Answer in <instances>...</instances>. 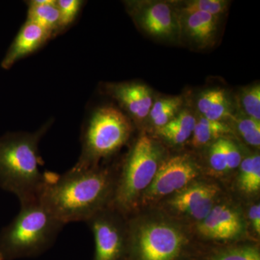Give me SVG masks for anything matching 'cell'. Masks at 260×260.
<instances>
[{
    "label": "cell",
    "instance_id": "obj_1",
    "mask_svg": "<svg viewBox=\"0 0 260 260\" xmlns=\"http://www.w3.org/2000/svg\"><path fill=\"white\" fill-rule=\"evenodd\" d=\"M119 170L99 165L46 172L38 200L61 223L86 222L112 204Z\"/></svg>",
    "mask_w": 260,
    "mask_h": 260
},
{
    "label": "cell",
    "instance_id": "obj_2",
    "mask_svg": "<svg viewBox=\"0 0 260 260\" xmlns=\"http://www.w3.org/2000/svg\"><path fill=\"white\" fill-rule=\"evenodd\" d=\"M198 244L188 225L158 210L128 217L127 260H189Z\"/></svg>",
    "mask_w": 260,
    "mask_h": 260
},
{
    "label": "cell",
    "instance_id": "obj_3",
    "mask_svg": "<svg viewBox=\"0 0 260 260\" xmlns=\"http://www.w3.org/2000/svg\"><path fill=\"white\" fill-rule=\"evenodd\" d=\"M64 225L39 200L20 203L18 215L0 234V260L42 255L52 247Z\"/></svg>",
    "mask_w": 260,
    "mask_h": 260
},
{
    "label": "cell",
    "instance_id": "obj_4",
    "mask_svg": "<svg viewBox=\"0 0 260 260\" xmlns=\"http://www.w3.org/2000/svg\"><path fill=\"white\" fill-rule=\"evenodd\" d=\"M44 130L0 140V186L16 195L20 203L38 200L45 181L38 150Z\"/></svg>",
    "mask_w": 260,
    "mask_h": 260
},
{
    "label": "cell",
    "instance_id": "obj_5",
    "mask_svg": "<svg viewBox=\"0 0 260 260\" xmlns=\"http://www.w3.org/2000/svg\"><path fill=\"white\" fill-rule=\"evenodd\" d=\"M167 156L159 140L145 133L140 135L119 169L110 206L127 218L138 213L143 194Z\"/></svg>",
    "mask_w": 260,
    "mask_h": 260
},
{
    "label": "cell",
    "instance_id": "obj_6",
    "mask_svg": "<svg viewBox=\"0 0 260 260\" xmlns=\"http://www.w3.org/2000/svg\"><path fill=\"white\" fill-rule=\"evenodd\" d=\"M132 131L129 119L119 109L112 107L98 109L84 133L81 155L75 167L100 165L102 159L112 156L126 144Z\"/></svg>",
    "mask_w": 260,
    "mask_h": 260
},
{
    "label": "cell",
    "instance_id": "obj_7",
    "mask_svg": "<svg viewBox=\"0 0 260 260\" xmlns=\"http://www.w3.org/2000/svg\"><path fill=\"white\" fill-rule=\"evenodd\" d=\"M222 200L223 189L218 183L200 179L157 205L159 211L189 226L197 225L206 218L213 207Z\"/></svg>",
    "mask_w": 260,
    "mask_h": 260
},
{
    "label": "cell",
    "instance_id": "obj_8",
    "mask_svg": "<svg viewBox=\"0 0 260 260\" xmlns=\"http://www.w3.org/2000/svg\"><path fill=\"white\" fill-rule=\"evenodd\" d=\"M202 175L201 165L191 154L168 155L159 168L153 182L143 194L140 210L156 206L162 200L201 179Z\"/></svg>",
    "mask_w": 260,
    "mask_h": 260
},
{
    "label": "cell",
    "instance_id": "obj_9",
    "mask_svg": "<svg viewBox=\"0 0 260 260\" xmlns=\"http://www.w3.org/2000/svg\"><path fill=\"white\" fill-rule=\"evenodd\" d=\"M85 223L93 236V260H127V217L108 206Z\"/></svg>",
    "mask_w": 260,
    "mask_h": 260
},
{
    "label": "cell",
    "instance_id": "obj_10",
    "mask_svg": "<svg viewBox=\"0 0 260 260\" xmlns=\"http://www.w3.org/2000/svg\"><path fill=\"white\" fill-rule=\"evenodd\" d=\"M247 223L240 207L222 200L201 222L194 225L197 242L205 245H223L244 242Z\"/></svg>",
    "mask_w": 260,
    "mask_h": 260
},
{
    "label": "cell",
    "instance_id": "obj_11",
    "mask_svg": "<svg viewBox=\"0 0 260 260\" xmlns=\"http://www.w3.org/2000/svg\"><path fill=\"white\" fill-rule=\"evenodd\" d=\"M126 5L137 26L148 37L168 42L181 39L179 15L174 2L142 0Z\"/></svg>",
    "mask_w": 260,
    "mask_h": 260
},
{
    "label": "cell",
    "instance_id": "obj_12",
    "mask_svg": "<svg viewBox=\"0 0 260 260\" xmlns=\"http://www.w3.org/2000/svg\"><path fill=\"white\" fill-rule=\"evenodd\" d=\"M111 96L125 109L126 112L138 123L148 119L154 99L153 90L143 83H112L108 85Z\"/></svg>",
    "mask_w": 260,
    "mask_h": 260
},
{
    "label": "cell",
    "instance_id": "obj_13",
    "mask_svg": "<svg viewBox=\"0 0 260 260\" xmlns=\"http://www.w3.org/2000/svg\"><path fill=\"white\" fill-rule=\"evenodd\" d=\"M179 15L181 38L185 37L191 46L198 49H208L215 45L220 18L202 12L179 13Z\"/></svg>",
    "mask_w": 260,
    "mask_h": 260
},
{
    "label": "cell",
    "instance_id": "obj_14",
    "mask_svg": "<svg viewBox=\"0 0 260 260\" xmlns=\"http://www.w3.org/2000/svg\"><path fill=\"white\" fill-rule=\"evenodd\" d=\"M189 260H260L257 243L240 242L223 245L198 243Z\"/></svg>",
    "mask_w": 260,
    "mask_h": 260
},
{
    "label": "cell",
    "instance_id": "obj_15",
    "mask_svg": "<svg viewBox=\"0 0 260 260\" xmlns=\"http://www.w3.org/2000/svg\"><path fill=\"white\" fill-rule=\"evenodd\" d=\"M51 34L37 24L27 21L3 61V68H9L18 59L37 50L50 37Z\"/></svg>",
    "mask_w": 260,
    "mask_h": 260
},
{
    "label": "cell",
    "instance_id": "obj_16",
    "mask_svg": "<svg viewBox=\"0 0 260 260\" xmlns=\"http://www.w3.org/2000/svg\"><path fill=\"white\" fill-rule=\"evenodd\" d=\"M197 109L200 116L209 120L225 121L234 117L232 101L223 88H210L200 93Z\"/></svg>",
    "mask_w": 260,
    "mask_h": 260
},
{
    "label": "cell",
    "instance_id": "obj_17",
    "mask_svg": "<svg viewBox=\"0 0 260 260\" xmlns=\"http://www.w3.org/2000/svg\"><path fill=\"white\" fill-rule=\"evenodd\" d=\"M197 118L189 109H183L167 125L156 130L157 134L168 143L180 145L190 139Z\"/></svg>",
    "mask_w": 260,
    "mask_h": 260
},
{
    "label": "cell",
    "instance_id": "obj_18",
    "mask_svg": "<svg viewBox=\"0 0 260 260\" xmlns=\"http://www.w3.org/2000/svg\"><path fill=\"white\" fill-rule=\"evenodd\" d=\"M232 133V128L225 121L209 120L200 116L191 137V145L195 148H201L227 138Z\"/></svg>",
    "mask_w": 260,
    "mask_h": 260
},
{
    "label": "cell",
    "instance_id": "obj_19",
    "mask_svg": "<svg viewBox=\"0 0 260 260\" xmlns=\"http://www.w3.org/2000/svg\"><path fill=\"white\" fill-rule=\"evenodd\" d=\"M56 1L35 0L30 3L28 21L37 24L48 32L60 27V14Z\"/></svg>",
    "mask_w": 260,
    "mask_h": 260
},
{
    "label": "cell",
    "instance_id": "obj_20",
    "mask_svg": "<svg viewBox=\"0 0 260 260\" xmlns=\"http://www.w3.org/2000/svg\"><path fill=\"white\" fill-rule=\"evenodd\" d=\"M184 97L174 95L154 101L148 119L155 129H160L174 119L183 109Z\"/></svg>",
    "mask_w": 260,
    "mask_h": 260
},
{
    "label": "cell",
    "instance_id": "obj_21",
    "mask_svg": "<svg viewBox=\"0 0 260 260\" xmlns=\"http://www.w3.org/2000/svg\"><path fill=\"white\" fill-rule=\"evenodd\" d=\"M237 186L246 195L255 194L260 189V155L253 154L242 159Z\"/></svg>",
    "mask_w": 260,
    "mask_h": 260
},
{
    "label": "cell",
    "instance_id": "obj_22",
    "mask_svg": "<svg viewBox=\"0 0 260 260\" xmlns=\"http://www.w3.org/2000/svg\"><path fill=\"white\" fill-rule=\"evenodd\" d=\"M179 14L202 12L220 18L229 9V2L225 0H189L174 2Z\"/></svg>",
    "mask_w": 260,
    "mask_h": 260
},
{
    "label": "cell",
    "instance_id": "obj_23",
    "mask_svg": "<svg viewBox=\"0 0 260 260\" xmlns=\"http://www.w3.org/2000/svg\"><path fill=\"white\" fill-rule=\"evenodd\" d=\"M240 107L244 115L260 121V85L254 84L243 89L241 93Z\"/></svg>",
    "mask_w": 260,
    "mask_h": 260
},
{
    "label": "cell",
    "instance_id": "obj_24",
    "mask_svg": "<svg viewBox=\"0 0 260 260\" xmlns=\"http://www.w3.org/2000/svg\"><path fill=\"white\" fill-rule=\"evenodd\" d=\"M239 134L244 141L250 146L259 148L260 121L254 120L244 114L234 117Z\"/></svg>",
    "mask_w": 260,
    "mask_h": 260
},
{
    "label": "cell",
    "instance_id": "obj_25",
    "mask_svg": "<svg viewBox=\"0 0 260 260\" xmlns=\"http://www.w3.org/2000/svg\"><path fill=\"white\" fill-rule=\"evenodd\" d=\"M223 138H220L210 145L208 151V164L210 169L217 176L227 174V160L224 150Z\"/></svg>",
    "mask_w": 260,
    "mask_h": 260
},
{
    "label": "cell",
    "instance_id": "obj_26",
    "mask_svg": "<svg viewBox=\"0 0 260 260\" xmlns=\"http://www.w3.org/2000/svg\"><path fill=\"white\" fill-rule=\"evenodd\" d=\"M81 3L78 0H59L56 2L60 14L61 26H67L73 21L79 11Z\"/></svg>",
    "mask_w": 260,
    "mask_h": 260
},
{
    "label": "cell",
    "instance_id": "obj_27",
    "mask_svg": "<svg viewBox=\"0 0 260 260\" xmlns=\"http://www.w3.org/2000/svg\"><path fill=\"white\" fill-rule=\"evenodd\" d=\"M223 144L226 156L228 172H230L239 167L243 157L240 149L233 140L225 138L223 139Z\"/></svg>",
    "mask_w": 260,
    "mask_h": 260
},
{
    "label": "cell",
    "instance_id": "obj_28",
    "mask_svg": "<svg viewBox=\"0 0 260 260\" xmlns=\"http://www.w3.org/2000/svg\"><path fill=\"white\" fill-rule=\"evenodd\" d=\"M247 223L249 224L256 238L259 237L260 234V205L259 203H254L249 207L247 211Z\"/></svg>",
    "mask_w": 260,
    "mask_h": 260
}]
</instances>
